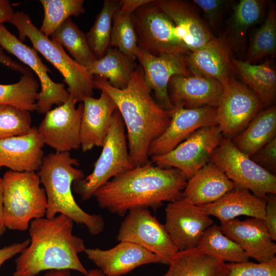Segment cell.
<instances>
[{"mask_svg": "<svg viewBox=\"0 0 276 276\" xmlns=\"http://www.w3.org/2000/svg\"><path fill=\"white\" fill-rule=\"evenodd\" d=\"M152 163L119 174L99 188L94 195L99 206L123 217L132 210L156 209L182 198L188 180L182 172Z\"/></svg>", "mask_w": 276, "mask_h": 276, "instance_id": "cell-1", "label": "cell"}, {"mask_svg": "<svg viewBox=\"0 0 276 276\" xmlns=\"http://www.w3.org/2000/svg\"><path fill=\"white\" fill-rule=\"evenodd\" d=\"M94 78L95 88L106 92L117 106L127 130L129 153L135 166L148 164L150 145L167 128L171 116L152 97L142 67H136L124 89L113 87L103 78Z\"/></svg>", "mask_w": 276, "mask_h": 276, "instance_id": "cell-2", "label": "cell"}, {"mask_svg": "<svg viewBox=\"0 0 276 276\" xmlns=\"http://www.w3.org/2000/svg\"><path fill=\"white\" fill-rule=\"evenodd\" d=\"M74 221L59 214L30 223V243L15 259L13 276H36L45 270L68 269L85 275L87 270L78 255L84 252L83 239L73 233Z\"/></svg>", "mask_w": 276, "mask_h": 276, "instance_id": "cell-3", "label": "cell"}, {"mask_svg": "<svg viewBox=\"0 0 276 276\" xmlns=\"http://www.w3.org/2000/svg\"><path fill=\"white\" fill-rule=\"evenodd\" d=\"M79 163L68 152H52L44 157L37 175L47 196L45 217L63 215L74 222L85 226L89 233L98 235L105 227L100 215L90 214L76 202L72 191L75 181L85 177L83 171L76 168Z\"/></svg>", "mask_w": 276, "mask_h": 276, "instance_id": "cell-4", "label": "cell"}, {"mask_svg": "<svg viewBox=\"0 0 276 276\" xmlns=\"http://www.w3.org/2000/svg\"><path fill=\"white\" fill-rule=\"evenodd\" d=\"M9 22L17 29L21 41L28 38L33 48L58 70L68 86L70 95L77 103L93 97L95 88L94 76L86 67L68 55L59 43L42 33L33 24L29 15L22 11H16Z\"/></svg>", "mask_w": 276, "mask_h": 276, "instance_id": "cell-5", "label": "cell"}, {"mask_svg": "<svg viewBox=\"0 0 276 276\" xmlns=\"http://www.w3.org/2000/svg\"><path fill=\"white\" fill-rule=\"evenodd\" d=\"M35 172L8 171L2 177L3 212L7 229L24 231L47 211L45 190Z\"/></svg>", "mask_w": 276, "mask_h": 276, "instance_id": "cell-6", "label": "cell"}, {"mask_svg": "<svg viewBox=\"0 0 276 276\" xmlns=\"http://www.w3.org/2000/svg\"><path fill=\"white\" fill-rule=\"evenodd\" d=\"M102 147L91 173L73 184L75 192L83 201L94 197L96 192L113 177L136 167L129 153L125 124L118 109L112 115Z\"/></svg>", "mask_w": 276, "mask_h": 276, "instance_id": "cell-7", "label": "cell"}, {"mask_svg": "<svg viewBox=\"0 0 276 276\" xmlns=\"http://www.w3.org/2000/svg\"><path fill=\"white\" fill-rule=\"evenodd\" d=\"M210 162L220 168L237 187L247 189L266 200L276 194V177L239 150L231 139L222 137Z\"/></svg>", "mask_w": 276, "mask_h": 276, "instance_id": "cell-8", "label": "cell"}, {"mask_svg": "<svg viewBox=\"0 0 276 276\" xmlns=\"http://www.w3.org/2000/svg\"><path fill=\"white\" fill-rule=\"evenodd\" d=\"M152 2L132 14L139 48L155 56L189 54L190 52L178 36L173 21Z\"/></svg>", "mask_w": 276, "mask_h": 276, "instance_id": "cell-9", "label": "cell"}, {"mask_svg": "<svg viewBox=\"0 0 276 276\" xmlns=\"http://www.w3.org/2000/svg\"><path fill=\"white\" fill-rule=\"evenodd\" d=\"M117 239L138 245L155 254L160 263L168 264L178 251L160 223L148 209L129 211L122 222Z\"/></svg>", "mask_w": 276, "mask_h": 276, "instance_id": "cell-10", "label": "cell"}, {"mask_svg": "<svg viewBox=\"0 0 276 276\" xmlns=\"http://www.w3.org/2000/svg\"><path fill=\"white\" fill-rule=\"evenodd\" d=\"M264 104L244 84L231 77L216 107V121L223 137L233 139L261 111Z\"/></svg>", "mask_w": 276, "mask_h": 276, "instance_id": "cell-11", "label": "cell"}, {"mask_svg": "<svg viewBox=\"0 0 276 276\" xmlns=\"http://www.w3.org/2000/svg\"><path fill=\"white\" fill-rule=\"evenodd\" d=\"M222 137L218 125L199 128L169 152L151 157V162L161 167L177 169L188 180L209 162Z\"/></svg>", "mask_w": 276, "mask_h": 276, "instance_id": "cell-12", "label": "cell"}, {"mask_svg": "<svg viewBox=\"0 0 276 276\" xmlns=\"http://www.w3.org/2000/svg\"><path fill=\"white\" fill-rule=\"evenodd\" d=\"M0 45L26 64L38 76L41 89L38 92L36 110L45 114L54 105H61L70 95L63 83L54 82L49 77L50 70L42 62L37 52L24 44L12 34L4 25L0 26Z\"/></svg>", "mask_w": 276, "mask_h": 276, "instance_id": "cell-13", "label": "cell"}, {"mask_svg": "<svg viewBox=\"0 0 276 276\" xmlns=\"http://www.w3.org/2000/svg\"><path fill=\"white\" fill-rule=\"evenodd\" d=\"M77 102L71 95L66 102L45 114L38 132L44 145L56 152H66L81 147L80 125L83 103L77 107Z\"/></svg>", "mask_w": 276, "mask_h": 276, "instance_id": "cell-14", "label": "cell"}, {"mask_svg": "<svg viewBox=\"0 0 276 276\" xmlns=\"http://www.w3.org/2000/svg\"><path fill=\"white\" fill-rule=\"evenodd\" d=\"M165 213L164 225L178 251L197 247L203 232L214 224L210 216L183 197L169 202Z\"/></svg>", "mask_w": 276, "mask_h": 276, "instance_id": "cell-15", "label": "cell"}, {"mask_svg": "<svg viewBox=\"0 0 276 276\" xmlns=\"http://www.w3.org/2000/svg\"><path fill=\"white\" fill-rule=\"evenodd\" d=\"M188 54H161L153 55L139 48L135 57L140 63L145 82L153 91L157 103L170 111L173 108L168 93V83L174 75H192L187 63Z\"/></svg>", "mask_w": 276, "mask_h": 276, "instance_id": "cell-16", "label": "cell"}, {"mask_svg": "<svg viewBox=\"0 0 276 276\" xmlns=\"http://www.w3.org/2000/svg\"><path fill=\"white\" fill-rule=\"evenodd\" d=\"M169 125L150 145L149 157L169 152L199 128L217 125L216 108L204 106L194 108L173 107L169 111Z\"/></svg>", "mask_w": 276, "mask_h": 276, "instance_id": "cell-17", "label": "cell"}, {"mask_svg": "<svg viewBox=\"0 0 276 276\" xmlns=\"http://www.w3.org/2000/svg\"><path fill=\"white\" fill-rule=\"evenodd\" d=\"M219 226L222 233L238 244L249 258L260 262L275 257L276 245L263 220L233 219L221 221Z\"/></svg>", "mask_w": 276, "mask_h": 276, "instance_id": "cell-18", "label": "cell"}, {"mask_svg": "<svg viewBox=\"0 0 276 276\" xmlns=\"http://www.w3.org/2000/svg\"><path fill=\"white\" fill-rule=\"evenodd\" d=\"M84 252L106 276H121L144 265L160 263L155 254L127 241L106 250L86 248Z\"/></svg>", "mask_w": 276, "mask_h": 276, "instance_id": "cell-19", "label": "cell"}, {"mask_svg": "<svg viewBox=\"0 0 276 276\" xmlns=\"http://www.w3.org/2000/svg\"><path fill=\"white\" fill-rule=\"evenodd\" d=\"M169 96L173 107H217L224 87L212 78L192 75L173 76L168 83Z\"/></svg>", "mask_w": 276, "mask_h": 276, "instance_id": "cell-20", "label": "cell"}, {"mask_svg": "<svg viewBox=\"0 0 276 276\" xmlns=\"http://www.w3.org/2000/svg\"><path fill=\"white\" fill-rule=\"evenodd\" d=\"M80 125L81 148L83 152L102 147L108 134L112 115L117 106L112 99L101 91L99 98L84 99Z\"/></svg>", "mask_w": 276, "mask_h": 276, "instance_id": "cell-21", "label": "cell"}, {"mask_svg": "<svg viewBox=\"0 0 276 276\" xmlns=\"http://www.w3.org/2000/svg\"><path fill=\"white\" fill-rule=\"evenodd\" d=\"M188 68L192 75L212 78L224 87L235 68L230 57V47L223 37H214L202 47L187 55Z\"/></svg>", "mask_w": 276, "mask_h": 276, "instance_id": "cell-22", "label": "cell"}, {"mask_svg": "<svg viewBox=\"0 0 276 276\" xmlns=\"http://www.w3.org/2000/svg\"><path fill=\"white\" fill-rule=\"evenodd\" d=\"M42 141L37 128L26 134L0 140V169L17 172L39 170L43 159Z\"/></svg>", "mask_w": 276, "mask_h": 276, "instance_id": "cell-23", "label": "cell"}, {"mask_svg": "<svg viewBox=\"0 0 276 276\" xmlns=\"http://www.w3.org/2000/svg\"><path fill=\"white\" fill-rule=\"evenodd\" d=\"M152 4L173 21L178 36L190 52L202 47L214 37L195 8L188 2L153 0Z\"/></svg>", "mask_w": 276, "mask_h": 276, "instance_id": "cell-24", "label": "cell"}, {"mask_svg": "<svg viewBox=\"0 0 276 276\" xmlns=\"http://www.w3.org/2000/svg\"><path fill=\"white\" fill-rule=\"evenodd\" d=\"M236 187L220 168L209 161L187 180L182 197L200 206L215 202Z\"/></svg>", "mask_w": 276, "mask_h": 276, "instance_id": "cell-25", "label": "cell"}, {"mask_svg": "<svg viewBox=\"0 0 276 276\" xmlns=\"http://www.w3.org/2000/svg\"><path fill=\"white\" fill-rule=\"evenodd\" d=\"M265 205L266 200L257 197L247 189L236 187L215 202L198 206L221 222L242 215L264 220Z\"/></svg>", "mask_w": 276, "mask_h": 276, "instance_id": "cell-26", "label": "cell"}, {"mask_svg": "<svg viewBox=\"0 0 276 276\" xmlns=\"http://www.w3.org/2000/svg\"><path fill=\"white\" fill-rule=\"evenodd\" d=\"M162 276H225V263L198 247L178 251Z\"/></svg>", "mask_w": 276, "mask_h": 276, "instance_id": "cell-27", "label": "cell"}, {"mask_svg": "<svg viewBox=\"0 0 276 276\" xmlns=\"http://www.w3.org/2000/svg\"><path fill=\"white\" fill-rule=\"evenodd\" d=\"M276 107L260 111L246 127L232 139L234 145L251 157L275 137Z\"/></svg>", "mask_w": 276, "mask_h": 276, "instance_id": "cell-28", "label": "cell"}, {"mask_svg": "<svg viewBox=\"0 0 276 276\" xmlns=\"http://www.w3.org/2000/svg\"><path fill=\"white\" fill-rule=\"evenodd\" d=\"M232 62L239 77L264 105L273 103L276 97L275 72L268 64H255L231 58Z\"/></svg>", "mask_w": 276, "mask_h": 276, "instance_id": "cell-29", "label": "cell"}, {"mask_svg": "<svg viewBox=\"0 0 276 276\" xmlns=\"http://www.w3.org/2000/svg\"><path fill=\"white\" fill-rule=\"evenodd\" d=\"M135 60L110 47L102 57L97 59L87 69L93 76L103 78L113 87L124 89L137 66Z\"/></svg>", "mask_w": 276, "mask_h": 276, "instance_id": "cell-30", "label": "cell"}, {"mask_svg": "<svg viewBox=\"0 0 276 276\" xmlns=\"http://www.w3.org/2000/svg\"><path fill=\"white\" fill-rule=\"evenodd\" d=\"M197 247L225 263L242 262L249 259L240 246L226 236L220 226L215 224L203 232Z\"/></svg>", "mask_w": 276, "mask_h": 276, "instance_id": "cell-31", "label": "cell"}, {"mask_svg": "<svg viewBox=\"0 0 276 276\" xmlns=\"http://www.w3.org/2000/svg\"><path fill=\"white\" fill-rule=\"evenodd\" d=\"M51 38L65 48L73 59L84 67L87 68L97 59L89 47L86 34L71 18L54 32Z\"/></svg>", "mask_w": 276, "mask_h": 276, "instance_id": "cell-32", "label": "cell"}, {"mask_svg": "<svg viewBox=\"0 0 276 276\" xmlns=\"http://www.w3.org/2000/svg\"><path fill=\"white\" fill-rule=\"evenodd\" d=\"M39 87L32 71L23 74L16 83L0 84V105H10L30 112L36 110Z\"/></svg>", "mask_w": 276, "mask_h": 276, "instance_id": "cell-33", "label": "cell"}, {"mask_svg": "<svg viewBox=\"0 0 276 276\" xmlns=\"http://www.w3.org/2000/svg\"><path fill=\"white\" fill-rule=\"evenodd\" d=\"M120 1L105 0L95 21L86 34L89 47L96 58L102 57L110 47L112 19Z\"/></svg>", "mask_w": 276, "mask_h": 276, "instance_id": "cell-34", "label": "cell"}, {"mask_svg": "<svg viewBox=\"0 0 276 276\" xmlns=\"http://www.w3.org/2000/svg\"><path fill=\"white\" fill-rule=\"evenodd\" d=\"M44 11L40 31L47 37L72 16H79L85 12L83 0H40Z\"/></svg>", "mask_w": 276, "mask_h": 276, "instance_id": "cell-35", "label": "cell"}, {"mask_svg": "<svg viewBox=\"0 0 276 276\" xmlns=\"http://www.w3.org/2000/svg\"><path fill=\"white\" fill-rule=\"evenodd\" d=\"M276 50V11L272 4L262 25L255 32L247 53V62L273 55Z\"/></svg>", "mask_w": 276, "mask_h": 276, "instance_id": "cell-36", "label": "cell"}, {"mask_svg": "<svg viewBox=\"0 0 276 276\" xmlns=\"http://www.w3.org/2000/svg\"><path fill=\"white\" fill-rule=\"evenodd\" d=\"M110 45L127 56L136 59L139 50L132 14H123L117 10L113 17Z\"/></svg>", "mask_w": 276, "mask_h": 276, "instance_id": "cell-37", "label": "cell"}, {"mask_svg": "<svg viewBox=\"0 0 276 276\" xmlns=\"http://www.w3.org/2000/svg\"><path fill=\"white\" fill-rule=\"evenodd\" d=\"M265 1L241 0L234 7L231 25L233 40L241 41L247 30L261 19Z\"/></svg>", "mask_w": 276, "mask_h": 276, "instance_id": "cell-38", "label": "cell"}, {"mask_svg": "<svg viewBox=\"0 0 276 276\" xmlns=\"http://www.w3.org/2000/svg\"><path fill=\"white\" fill-rule=\"evenodd\" d=\"M32 128L30 111L0 105V140L26 134Z\"/></svg>", "mask_w": 276, "mask_h": 276, "instance_id": "cell-39", "label": "cell"}, {"mask_svg": "<svg viewBox=\"0 0 276 276\" xmlns=\"http://www.w3.org/2000/svg\"><path fill=\"white\" fill-rule=\"evenodd\" d=\"M225 276H276V257L257 263L249 261L225 263Z\"/></svg>", "mask_w": 276, "mask_h": 276, "instance_id": "cell-40", "label": "cell"}, {"mask_svg": "<svg viewBox=\"0 0 276 276\" xmlns=\"http://www.w3.org/2000/svg\"><path fill=\"white\" fill-rule=\"evenodd\" d=\"M250 158L260 166L274 175L276 171V137Z\"/></svg>", "mask_w": 276, "mask_h": 276, "instance_id": "cell-41", "label": "cell"}, {"mask_svg": "<svg viewBox=\"0 0 276 276\" xmlns=\"http://www.w3.org/2000/svg\"><path fill=\"white\" fill-rule=\"evenodd\" d=\"M193 3L202 10L205 17L213 27L216 26L220 20L226 2L221 0H195Z\"/></svg>", "mask_w": 276, "mask_h": 276, "instance_id": "cell-42", "label": "cell"}, {"mask_svg": "<svg viewBox=\"0 0 276 276\" xmlns=\"http://www.w3.org/2000/svg\"><path fill=\"white\" fill-rule=\"evenodd\" d=\"M264 224L273 241L276 240V196L267 195L266 199Z\"/></svg>", "mask_w": 276, "mask_h": 276, "instance_id": "cell-43", "label": "cell"}, {"mask_svg": "<svg viewBox=\"0 0 276 276\" xmlns=\"http://www.w3.org/2000/svg\"><path fill=\"white\" fill-rule=\"evenodd\" d=\"M30 243L27 239L21 242L14 243L0 248V267L9 259L19 254Z\"/></svg>", "mask_w": 276, "mask_h": 276, "instance_id": "cell-44", "label": "cell"}, {"mask_svg": "<svg viewBox=\"0 0 276 276\" xmlns=\"http://www.w3.org/2000/svg\"><path fill=\"white\" fill-rule=\"evenodd\" d=\"M153 0L120 1L119 11L121 13L131 14L141 7L151 3Z\"/></svg>", "mask_w": 276, "mask_h": 276, "instance_id": "cell-45", "label": "cell"}, {"mask_svg": "<svg viewBox=\"0 0 276 276\" xmlns=\"http://www.w3.org/2000/svg\"><path fill=\"white\" fill-rule=\"evenodd\" d=\"M4 50L0 45V64L14 71L19 72L22 73V75L32 71L28 66H26L13 60L5 54Z\"/></svg>", "mask_w": 276, "mask_h": 276, "instance_id": "cell-46", "label": "cell"}, {"mask_svg": "<svg viewBox=\"0 0 276 276\" xmlns=\"http://www.w3.org/2000/svg\"><path fill=\"white\" fill-rule=\"evenodd\" d=\"M14 11L12 5L8 0H0V26L4 22H9Z\"/></svg>", "mask_w": 276, "mask_h": 276, "instance_id": "cell-47", "label": "cell"}, {"mask_svg": "<svg viewBox=\"0 0 276 276\" xmlns=\"http://www.w3.org/2000/svg\"><path fill=\"white\" fill-rule=\"evenodd\" d=\"M43 276H71L68 269L52 270ZM84 276H106L99 268L90 269Z\"/></svg>", "mask_w": 276, "mask_h": 276, "instance_id": "cell-48", "label": "cell"}, {"mask_svg": "<svg viewBox=\"0 0 276 276\" xmlns=\"http://www.w3.org/2000/svg\"><path fill=\"white\" fill-rule=\"evenodd\" d=\"M6 229L4 219L2 178L0 177V236L5 233Z\"/></svg>", "mask_w": 276, "mask_h": 276, "instance_id": "cell-49", "label": "cell"}]
</instances>
